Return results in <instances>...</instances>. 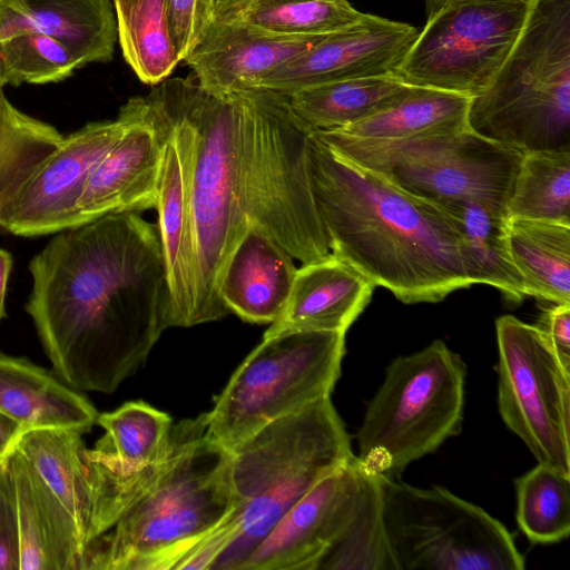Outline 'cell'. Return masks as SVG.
<instances>
[{
	"mask_svg": "<svg viewBox=\"0 0 570 570\" xmlns=\"http://www.w3.org/2000/svg\"><path fill=\"white\" fill-rule=\"evenodd\" d=\"M29 272L26 311L55 372L77 391L115 392L169 327L158 227L138 213L59 232Z\"/></svg>",
	"mask_w": 570,
	"mask_h": 570,
	"instance_id": "1",
	"label": "cell"
},
{
	"mask_svg": "<svg viewBox=\"0 0 570 570\" xmlns=\"http://www.w3.org/2000/svg\"><path fill=\"white\" fill-rule=\"evenodd\" d=\"M308 174L331 254L405 304L436 303L472 285L454 218L322 142Z\"/></svg>",
	"mask_w": 570,
	"mask_h": 570,
	"instance_id": "2",
	"label": "cell"
},
{
	"mask_svg": "<svg viewBox=\"0 0 570 570\" xmlns=\"http://www.w3.org/2000/svg\"><path fill=\"white\" fill-rule=\"evenodd\" d=\"M180 426L170 462L89 546L85 570L186 569L233 510L230 451L207 434V412Z\"/></svg>",
	"mask_w": 570,
	"mask_h": 570,
	"instance_id": "3",
	"label": "cell"
},
{
	"mask_svg": "<svg viewBox=\"0 0 570 570\" xmlns=\"http://www.w3.org/2000/svg\"><path fill=\"white\" fill-rule=\"evenodd\" d=\"M145 98L170 127L184 168L198 264L194 325L217 321L229 313L222 277L248 227L237 179L238 96L210 92L193 76L166 80Z\"/></svg>",
	"mask_w": 570,
	"mask_h": 570,
	"instance_id": "4",
	"label": "cell"
},
{
	"mask_svg": "<svg viewBox=\"0 0 570 570\" xmlns=\"http://www.w3.org/2000/svg\"><path fill=\"white\" fill-rule=\"evenodd\" d=\"M353 455L331 396L268 423L243 441L230 451L238 533L210 570H238L291 507Z\"/></svg>",
	"mask_w": 570,
	"mask_h": 570,
	"instance_id": "5",
	"label": "cell"
},
{
	"mask_svg": "<svg viewBox=\"0 0 570 570\" xmlns=\"http://www.w3.org/2000/svg\"><path fill=\"white\" fill-rule=\"evenodd\" d=\"M236 94L238 193L248 224L302 265L326 258L331 250L307 164L313 130L293 112L283 94L266 89Z\"/></svg>",
	"mask_w": 570,
	"mask_h": 570,
	"instance_id": "6",
	"label": "cell"
},
{
	"mask_svg": "<svg viewBox=\"0 0 570 570\" xmlns=\"http://www.w3.org/2000/svg\"><path fill=\"white\" fill-rule=\"evenodd\" d=\"M468 122L523 155L570 149V0H532L505 62L471 98Z\"/></svg>",
	"mask_w": 570,
	"mask_h": 570,
	"instance_id": "7",
	"label": "cell"
},
{
	"mask_svg": "<svg viewBox=\"0 0 570 570\" xmlns=\"http://www.w3.org/2000/svg\"><path fill=\"white\" fill-rule=\"evenodd\" d=\"M466 366L440 340L396 357L368 403L356 434L358 461L371 472L400 478L462 430Z\"/></svg>",
	"mask_w": 570,
	"mask_h": 570,
	"instance_id": "8",
	"label": "cell"
},
{
	"mask_svg": "<svg viewBox=\"0 0 570 570\" xmlns=\"http://www.w3.org/2000/svg\"><path fill=\"white\" fill-rule=\"evenodd\" d=\"M313 132L341 156L440 206L474 200L505 212L523 157L471 129L401 140Z\"/></svg>",
	"mask_w": 570,
	"mask_h": 570,
	"instance_id": "9",
	"label": "cell"
},
{
	"mask_svg": "<svg viewBox=\"0 0 570 570\" xmlns=\"http://www.w3.org/2000/svg\"><path fill=\"white\" fill-rule=\"evenodd\" d=\"M345 333L284 331L263 337L207 412V434L228 451L268 423L330 397Z\"/></svg>",
	"mask_w": 570,
	"mask_h": 570,
	"instance_id": "10",
	"label": "cell"
},
{
	"mask_svg": "<svg viewBox=\"0 0 570 570\" xmlns=\"http://www.w3.org/2000/svg\"><path fill=\"white\" fill-rule=\"evenodd\" d=\"M383 521L396 570H523L502 522L439 485L379 474Z\"/></svg>",
	"mask_w": 570,
	"mask_h": 570,
	"instance_id": "11",
	"label": "cell"
},
{
	"mask_svg": "<svg viewBox=\"0 0 570 570\" xmlns=\"http://www.w3.org/2000/svg\"><path fill=\"white\" fill-rule=\"evenodd\" d=\"M532 0H452L432 16L395 69L412 86L482 92L513 49Z\"/></svg>",
	"mask_w": 570,
	"mask_h": 570,
	"instance_id": "12",
	"label": "cell"
},
{
	"mask_svg": "<svg viewBox=\"0 0 570 570\" xmlns=\"http://www.w3.org/2000/svg\"><path fill=\"white\" fill-rule=\"evenodd\" d=\"M495 332L503 422L538 463L570 475V372L537 325L504 315Z\"/></svg>",
	"mask_w": 570,
	"mask_h": 570,
	"instance_id": "13",
	"label": "cell"
},
{
	"mask_svg": "<svg viewBox=\"0 0 570 570\" xmlns=\"http://www.w3.org/2000/svg\"><path fill=\"white\" fill-rule=\"evenodd\" d=\"M96 423L105 433L83 451L92 505L90 544L157 480L181 431L180 422L174 425L167 413L142 401L98 414Z\"/></svg>",
	"mask_w": 570,
	"mask_h": 570,
	"instance_id": "14",
	"label": "cell"
},
{
	"mask_svg": "<svg viewBox=\"0 0 570 570\" xmlns=\"http://www.w3.org/2000/svg\"><path fill=\"white\" fill-rule=\"evenodd\" d=\"M126 127L115 120L87 124L63 136L0 205V227L23 237L55 234L79 225L78 204L86 184Z\"/></svg>",
	"mask_w": 570,
	"mask_h": 570,
	"instance_id": "15",
	"label": "cell"
},
{
	"mask_svg": "<svg viewBox=\"0 0 570 570\" xmlns=\"http://www.w3.org/2000/svg\"><path fill=\"white\" fill-rule=\"evenodd\" d=\"M370 472L353 455L327 473L291 507L238 570H317L354 520Z\"/></svg>",
	"mask_w": 570,
	"mask_h": 570,
	"instance_id": "16",
	"label": "cell"
},
{
	"mask_svg": "<svg viewBox=\"0 0 570 570\" xmlns=\"http://www.w3.org/2000/svg\"><path fill=\"white\" fill-rule=\"evenodd\" d=\"M417 35L409 23L365 13L355 26L327 35L266 76L257 89L287 95L325 82L394 73Z\"/></svg>",
	"mask_w": 570,
	"mask_h": 570,
	"instance_id": "17",
	"label": "cell"
},
{
	"mask_svg": "<svg viewBox=\"0 0 570 570\" xmlns=\"http://www.w3.org/2000/svg\"><path fill=\"white\" fill-rule=\"evenodd\" d=\"M119 115L126 120L125 130L86 184L78 204L79 225L157 206L163 137L145 116L140 97L129 99Z\"/></svg>",
	"mask_w": 570,
	"mask_h": 570,
	"instance_id": "18",
	"label": "cell"
},
{
	"mask_svg": "<svg viewBox=\"0 0 570 570\" xmlns=\"http://www.w3.org/2000/svg\"><path fill=\"white\" fill-rule=\"evenodd\" d=\"M326 36H283L240 19L213 22L183 61L205 89L230 95L257 89L266 76Z\"/></svg>",
	"mask_w": 570,
	"mask_h": 570,
	"instance_id": "19",
	"label": "cell"
},
{
	"mask_svg": "<svg viewBox=\"0 0 570 570\" xmlns=\"http://www.w3.org/2000/svg\"><path fill=\"white\" fill-rule=\"evenodd\" d=\"M140 100L145 116L164 141L156 209L169 289L168 325L188 327L194 325L198 264L184 168L170 127L145 97Z\"/></svg>",
	"mask_w": 570,
	"mask_h": 570,
	"instance_id": "20",
	"label": "cell"
},
{
	"mask_svg": "<svg viewBox=\"0 0 570 570\" xmlns=\"http://www.w3.org/2000/svg\"><path fill=\"white\" fill-rule=\"evenodd\" d=\"M16 520L19 570H85L76 533L24 456L3 460Z\"/></svg>",
	"mask_w": 570,
	"mask_h": 570,
	"instance_id": "21",
	"label": "cell"
},
{
	"mask_svg": "<svg viewBox=\"0 0 570 570\" xmlns=\"http://www.w3.org/2000/svg\"><path fill=\"white\" fill-rule=\"evenodd\" d=\"M374 285L333 254L297 268L286 304L264 336L284 331L346 333L371 301Z\"/></svg>",
	"mask_w": 570,
	"mask_h": 570,
	"instance_id": "22",
	"label": "cell"
},
{
	"mask_svg": "<svg viewBox=\"0 0 570 570\" xmlns=\"http://www.w3.org/2000/svg\"><path fill=\"white\" fill-rule=\"evenodd\" d=\"M52 37L81 67L108 62L117 40L111 0H0V41L18 32Z\"/></svg>",
	"mask_w": 570,
	"mask_h": 570,
	"instance_id": "23",
	"label": "cell"
},
{
	"mask_svg": "<svg viewBox=\"0 0 570 570\" xmlns=\"http://www.w3.org/2000/svg\"><path fill=\"white\" fill-rule=\"evenodd\" d=\"M293 257L253 224L234 249L219 286V297L243 321L273 323L288 298L296 266Z\"/></svg>",
	"mask_w": 570,
	"mask_h": 570,
	"instance_id": "24",
	"label": "cell"
},
{
	"mask_svg": "<svg viewBox=\"0 0 570 570\" xmlns=\"http://www.w3.org/2000/svg\"><path fill=\"white\" fill-rule=\"evenodd\" d=\"M0 413L22 430L88 432L98 417L90 401L59 376L27 358L0 353Z\"/></svg>",
	"mask_w": 570,
	"mask_h": 570,
	"instance_id": "25",
	"label": "cell"
},
{
	"mask_svg": "<svg viewBox=\"0 0 570 570\" xmlns=\"http://www.w3.org/2000/svg\"><path fill=\"white\" fill-rule=\"evenodd\" d=\"M82 434L73 429L30 430L20 434L14 448L32 466L71 524L86 559L92 505Z\"/></svg>",
	"mask_w": 570,
	"mask_h": 570,
	"instance_id": "26",
	"label": "cell"
},
{
	"mask_svg": "<svg viewBox=\"0 0 570 570\" xmlns=\"http://www.w3.org/2000/svg\"><path fill=\"white\" fill-rule=\"evenodd\" d=\"M441 207L458 225L472 285H491L507 301L521 303L527 293L510 254L505 212L474 200H453Z\"/></svg>",
	"mask_w": 570,
	"mask_h": 570,
	"instance_id": "27",
	"label": "cell"
},
{
	"mask_svg": "<svg viewBox=\"0 0 570 570\" xmlns=\"http://www.w3.org/2000/svg\"><path fill=\"white\" fill-rule=\"evenodd\" d=\"M411 86L394 73L325 82L285 95L313 131L341 130L402 100Z\"/></svg>",
	"mask_w": 570,
	"mask_h": 570,
	"instance_id": "28",
	"label": "cell"
},
{
	"mask_svg": "<svg viewBox=\"0 0 570 570\" xmlns=\"http://www.w3.org/2000/svg\"><path fill=\"white\" fill-rule=\"evenodd\" d=\"M471 97L431 87L411 86L399 102L338 131L360 139L401 140L452 134L469 128Z\"/></svg>",
	"mask_w": 570,
	"mask_h": 570,
	"instance_id": "29",
	"label": "cell"
},
{
	"mask_svg": "<svg viewBox=\"0 0 570 570\" xmlns=\"http://www.w3.org/2000/svg\"><path fill=\"white\" fill-rule=\"evenodd\" d=\"M509 248L527 296L570 304V226L508 218Z\"/></svg>",
	"mask_w": 570,
	"mask_h": 570,
	"instance_id": "30",
	"label": "cell"
},
{
	"mask_svg": "<svg viewBox=\"0 0 570 570\" xmlns=\"http://www.w3.org/2000/svg\"><path fill=\"white\" fill-rule=\"evenodd\" d=\"M112 4L125 60L144 83L161 82L180 62L170 37L166 0H112Z\"/></svg>",
	"mask_w": 570,
	"mask_h": 570,
	"instance_id": "31",
	"label": "cell"
},
{
	"mask_svg": "<svg viewBox=\"0 0 570 570\" xmlns=\"http://www.w3.org/2000/svg\"><path fill=\"white\" fill-rule=\"evenodd\" d=\"M505 213L570 226V149L524 154Z\"/></svg>",
	"mask_w": 570,
	"mask_h": 570,
	"instance_id": "32",
	"label": "cell"
},
{
	"mask_svg": "<svg viewBox=\"0 0 570 570\" xmlns=\"http://www.w3.org/2000/svg\"><path fill=\"white\" fill-rule=\"evenodd\" d=\"M517 522L533 544L570 534V475L543 463L515 480Z\"/></svg>",
	"mask_w": 570,
	"mask_h": 570,
	"instance_id": "33",
	"label": "cell"
},
{
	"mask_svg": "<svg viewBox=\"0 0 570 570\" xmlns=\"http://www.w3.org/2000/svg\"><path fill=\"white\" fill-rule=\"evenodd\" d=\"M364 16L348 0H252L238 19L277 35L316 37L351 28Z\"/></svg>",
	"mask_w": 570,
	"mask_h": 570,
	"instance_id": "34",
	"label": "cell"
},
{
	"mask_svg": "<svg viewBox=\"0 0 570 570\" xmlns=\"http://www.w3.org/2000/svg\"><path fill=\"white\" fill-rule=\"evenodd\" d=\"M317 570H396L384 528L377 473L370 472L354 520Z\"/></svg>",
	"mask_w": 570,
	"mask_h": 570,
	"instance_id": "35",
	"label": "cell"
},
{
	"mask_svg": "<svg viewBox=\"0 0 570 570\" xmlns=\"http://www.w3.org/2000/svg\"><path fill=\"white\" fill-rule=\"evenodd\" d=\"M62 139L55 127L23 114L0 92V205Z\"/></svg>",
	"mask_w": 570,
	"mask_h": 570,
	"instance_id": "36",
	"label": "cell"
},
{
	"mask_svg": "<svg viewBox=\"0 0 570 570\" xmlns=\"http://www.w3.org/2000/svg\"><path fill=\"white\" fill-rule=\"evenodd\" d=\"M6 82L18 86L63 80L81 68L70 49L39 32H18L0 41Z\"/></svg>",
	"mask_w": 570,
	"mask_h": 570,
	"instance_id": "37",
	"label": "cell"
},
{
	"mask_svg": "<svg viewBox=\"0 0 570 570\" xmlns=\"http://www.w3.org/2000/svg\"><path fill=\"white\" fill-rule=\"evenodd\" d=\"M170 37L180 61L214 21L213 0H166Z\"/></svg>",
	"mask_w": 570,
	"mask_h": 570,
	"instance_id": "38",
	"label": "cell"
},
{
	"mask_svg": "<svg viewBox=\"0 0 570 570\" xmlns=\"http://www.w3.org/2000/svg\"><path fill=\"white\" fill-rule=\"evenodd\" d=\"M0 570H19L16 520L3 462L0 471Z\"/></svg>",
	"mask_w": 570,
	"mask_h": 570,
	"instance_id": "39",
	"label": "cell"
},
{
	"mask_svg": "<svg viewBox=\"0 0 570 570\" xmlns=\"http://www.w3.org/2000/svg\"><path fill=\"white\" fill-rule=\"evenodd\" d=\"M563 367L570 372V304H553L537 325Z\"/></svg>",
	"mask_w": 570,
	"mask_h": 570,
	"instance_id": "40",
	"label": "cell"
},
{
	"mask_svg": "<svg viewBox=\"0 0 570 570\" xmlns=\"http://www.w3.org/2000/svg\"><path fill=\"white\" fill-rule=\"evenodd\" d=\"M252 0H213V22L238 19Z\"/></svg>",
	"mask_w": 570,
	"mask_h": 570,
	"instance_id": "41",
	"label": "cell"
},
{
	"mask_svg": "<svg viewBox=\"0 0 570 570\" xmlns=\"http://www.w3.org/2000/svg\"><path fill=\"white\" fill-rule=\"evenodd\" d=\"M21 433L18 423L0 413V461L12 451Z\"/></svg>",
	"mask_w": 570,
	"mask_h": 570,
	"instance_id": "42",
	"label": "cell"
},
{
	"mask_svg": "<svg viewBox=\"0 0 570 570\" xmlns=\"http://www.w3.org/2000/svg\"><path fill=\"white\" fill-rule=\"evenodd\" d=\"M11 265V255L7 250L0 248V322L6 316L4 298Z\"/></svg>",
	"mask_w": 570,
	"mask_h": 570,
	"instance_id": "43",
	"label": "cell"
},
{
	"mask_svg": "<svg viewBox=\"0 0 570 570\" xmlns=\"http://www.w3.org/2000/svg\"><path fill=\"white\" fill-rule=\"evenodd\" d=\"M425 1V9H426V16L430 17L433 13H435L438 10H440L444 4L452 0H424Z\"/></svg>",
	"mask_w": 570,
	"mask_h": 570,
	"instance_id": "44",
	"label": "cell"
},
{
	"mask_svg": "<svg viewBox=\"0 0 570 570\" xmlns=\"http://www.w3.org/2000/svg\"><path fill=\"white\" fill-rule=\"evenodd\" d=\"M4 85H7V82H6V78H4L3 61H2L1 51H0V92L3 91L2 88Z\"/></svg>",
	"mask_w": 570,
	"mask_h": 570,
	"instance_id": "45",
	"label": "cell"
},
{
	"mask_svg": "<svg viewBox=\"0 0 570 570\" xmlns=\"http://www.w3.org/2000/svg\"><path fill=\"white\" fill-rule=\"evenodd\" d=\"M2 462H3V461H0V471H1V469H2Z\"/></svg>",
	"mask_w": 570,
	"mask_h": 570,
	"instance_id": "46",
	"label": "cell"
}]
</instances>
